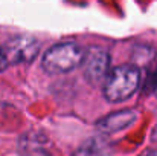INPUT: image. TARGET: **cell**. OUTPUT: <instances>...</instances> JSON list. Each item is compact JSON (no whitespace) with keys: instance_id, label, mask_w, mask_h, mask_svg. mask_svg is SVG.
<instances>
[{"instance_id":"cell-1","label":"cell","mask_w":157,"mask_h":156,"mask_svg":"<svg viewBox=\"0 0 157 156\" xmlns=\"http://www.w3.org/2000/svg\"><path fill=\"white\" fill-rule=\"evenodd\" d=\"M140 84V70L133 64H122L108 72L104 81V97L110 103H122L136 94Z\"/></svg>"},{"instance_id":"cell-2","label":"cell","mask_w":157,"mask_h":156,"mask_svg":"<svg viewBox=\"0 0 157 156\" xmlns=\"http://www.w3.org/2000/svg\"><path fill=\"white\" fill-rule=\"evenodd\" d=\"M84 49L72 42L53 45L44 52L41 64L49 74H67L82 64Z\"/></svg>"},{"instance_id":"cell-3","label":"cell","mask_w":157,"mask_h":156,"mask_svg":"<svg viewBox=\"0 0 157 156\" xmlns=\"http://www.w3.org/2000/svg\"><path fill=\"white\" fill-rule=\"evenodd\" d=\"M81 66L84 70V77L90 84H104L110 72V55L104 48L93 46L87 52H84V60Z\"/></svg>"},{"instance_id":"cell-4","label":"cell","mask_w":157,"mask_h":156,"mask_svg":"<svg viewBox=\"0 0 157 156\" xmlns=\"http://www.w3.org/2000/svg\"><path fill=\"white\" fill-rule=\"evenodd\" d=\"M8 63H29L40 51V43L31 35H15L3 48Z\"/></svg>"},{"instance_id":"cell-5","label":"cell","mask_w":157,"mask_h":156,"mask_svg":"<svg viewBox=\"0 0 157 156\" xmlns=\"http://www.w3.org/2000/svg\"><path fill=\"white\" fill-rule=\"evenodd\" d=\"M136 119H137V112H134V110H121V112H114V113L102 118L96 126L104 133H114V132L127 129Z\"/></svg>"},{"instance_id":"cell-6","label":"cell","mask_w":157,"mask_h":156,"mask_svg":"<svg viewBox=\"0 0 157 156\" xmlns=\"http://www.w3.org/2000/svg\"><path fill=\"white\" fill-rule=\"evenodd\" d=\"M105 144L98 139H90L87 144H84L76 156H105Z\"/></svg>"},{"instance_id":"cell-7","label":"cell","mask_w":157,"mask_h":156,"mask_svg":"<svg viewBox=\"0 0 157 156\" xmlns=\"http://www.w3.org/2000/svg\"><path fill=\"white\" fill-rule=\"evenodd\" d=\"M6 66H8V60H6V55H5V51H3V48H0V72H2V70H5V69H6Z\"/></svg>"},{"instance_id":"cell-8","label":"cell","mask_w":157,"mask_h":156,"mask_svg":"<svg viewBox=\"0 0 157 156\" xmlns=\"http://www.w3.org/2000/svg\"><path fill=\"white\" fill-rule=\"evenodd\" d=\"M156 95H157V86H156Z\"/></svg>"}]
</instances>
